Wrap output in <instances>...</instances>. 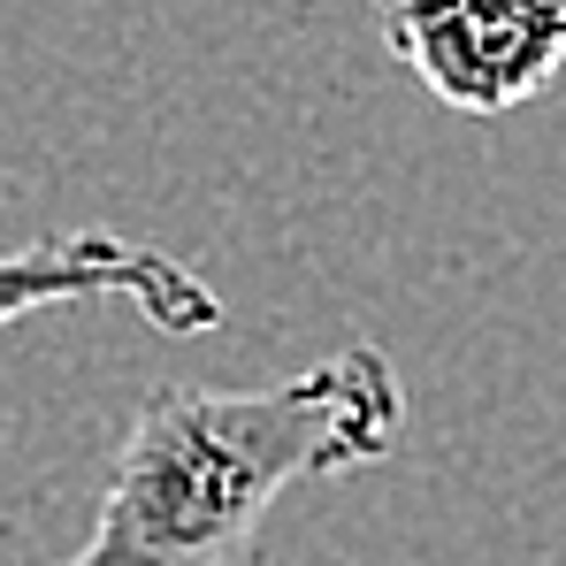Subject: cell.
<instances>
[{
    "label": "cell",
    "mask_w": 566,
    "mask_h": 566,
    "mask_svg": "<svg viewBox=\"0 0 566 566\" xmlns=\"http://www.w3.org/2000/svg\"><path fill=\"white\" fill-rule=\"evenodd\" d=\"M406 382L382 345H345L269 390L161 382L130 413L70 566H222L298 482L353 474L398 444Z\"/></svg>",
    "instance_id": "1"
},
{
    "label": "cell",
    "mask_w": 566,
    "mask_h": 566,
    "mask_svg": "<svg viewBox=\"0 0 566 566\" xmlns=\"http://www.w3.org/2000/svg\"><path fill=\"white\" fill-rule=\"evenodd\" d=\"M382 46L452 115H513L566 77V0H390Z\"/></svg>",
    "instance_id": "2"
},
{
    "label": "cell",
    "mask_w": 566,
    "mask_h": 566,
    "mask_svg": "<svg viewBox=\"0 0 566 566\" xmlns=\"http://www.w3.org/2000/svg\"><path fill=\"white\" fill-rule=\"evenodd\" d=\"M77 298H130L169 337L222 329L214 283L161 245H138L115 230H70V238H39V245L0 253V329L39 314V306H77Z\"/></svg>",
    "instance_id": "3"
}]
</instances>
